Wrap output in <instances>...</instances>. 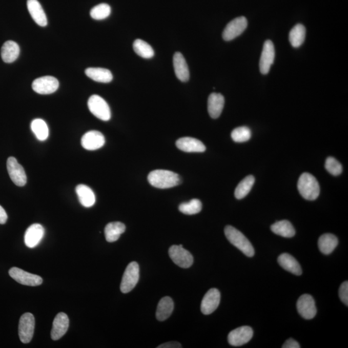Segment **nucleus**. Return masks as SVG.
Instances as JSON below:
<instances>
[{"mask_svg": "<svg viewBox=\"0 0 348 348\" xmlns=\"http://www.w3.org/2000/svg\"><path fill=\"white\" fill-rule=\"evenodd\" d=\"M150 184L157 189H166L181 183V178L176 173L165 170H156L148 176Z\"/></svg>", "mask_w": 348, "mask_h": 348, "instance_id": "nucleus-1", "label": "nucleus"}, {"mask_svg": "<svg viewBox=\"0 0 348 348\" xmlns=\"http://www.w3.org/2000/svg\"><path fill=\"white\" fill-rule=\"evenodd\" d=\"M298 190L303 198L314 201L319 197L320 186L315 177L309 173H303L297 183Z\"/></svg>", "mask_w": 348, "mask_h": 348, "instance_id": "nucleus-2", "label": "nucleus"}, {"mask_svg": "<svg viewBox=\"0 0 348 348\" xmlns=\"http://www.w3.org/2000/svg\"><path fill=\"white\" fill-rule=\"evenodd\" d=\"M224 234L230 243L241 250L245 255L249 257L254 256V247L249 240L239 230L232 226H227L224 229Z\"/></svg>", "mask_w": 348, "mask_h": 348, "instance_id": "nucleus-3", "label": "nucleus"}, {"mask_svg": "<svg viewBox=\"0 0 348 348\" xmlns=\"http://www.w3.org/2000/svg\"><path fill=\"white\" fill-rule=\"evenodd\" d=\"M88 107L89 111L97 118L104 121L111 119V109L106 101L98 95H92L89 97Z\"/></svg>", "mask_w": 348, "mask_h": 348, "instance_id": "nucleus-4", "label": "nucleus"}, {"mask_svg": "<svg viewBox=\"0 0 348 348\" xmlns=\"http://www.w3.org/2000/svg\"><path fill=\"white\" fill-rule=\"evenodd\" d=\"M139 279V267L136 262L128 265L122 276L120 289L124 294L131 292L136 286Z\"/></svg>", "mask_w": 348, "mask_h": 348, "instance_id": "nucleus-5", "label": "nucleus"}, {"mask_svg": "<svg viewBox=\"0 0 348 348\" xmlns=\"http://www.w3.org/2000/svg\"><path fill=\"white\" fill-rule=\"evenodd\" d=\"M35 327L34 315L31 313H26L20 318L19 322V337L20 340L24 344L31 341L33 337Z\"/></svg>", "mask_w": 348, "mask_h": 348, "instance_id": "nucleus-6", "label": "nucleus"}, {"mask_svg": "<svg viewBox=\"0 0 348 348\" xmlns=\"http://www.w3.org/2000/svg\"><path fill=\"white\" fill-rule=\"evenodd\" d=\"M169 253L172 261L182 269L190 268L194 262L192 255L182 248V245L172 246L170 248Z\"/></svg>", "mask_w": 348, "mask_h": 348, "instance_id": "nucleus-7", "label": "nucleus"}, {"mask_svg": "<svg viewBox=\"0 0 348 348\" xmlns=\"http://www.w3.org/2000/svg\"><path fill=\"white\" fill-rule=\"evenodd\" d=\"M32 89L36 93L47 95L54 93L58 89L59 81L56 77L46 76L34 80L32 85Z\"/></svg>", "mask_w": 348, "mask_h": 348, "instance_id": "nucleus-8", "label": "nucleus"}, {"mask_svg": "<svg viewBox=\"0 0 348 348\" xmlns=\"http://www.w3.org/2000/svg\"><path fill=\"white\" fill-rule=\"evenodd\" d=\"M247 26L248 22L246 17L244 16L236 17L225 27L222 32V37L225 41H231L243 33Z\"/></svg>", "mask_w": 348, "mask_h": 348, "instance_id": "nucleus-9", "label": "nucleus"}, {"mask_svg": "<svg viewBox=\"0 0 348 348\" xmlns=\"http://www.w3.org/2000/svg\"><path fill=\"white\" fill-rule=\"evenodd\" d=\"M9 275L12 279L18 283L29 286H37L41 285L43 279L38 275L31 274L24 270L13 267L9 270Z\"/></svg>", "mask_w": 348, "mask_h": 348, "instance_id": "nucleus-10", "label": "nucleus"}, {"mask_svg": "<svg viewBox=\"0 0 348 348\" xmlns=\"http://www.w3.org/2000/svg\"><path fill=\"white\" fill-rule=\"evenodd\" d=\"M7 171L12 181L16 186L24 187L27 183V176L23 167L14 157H10L7 161Z\"/></svg>", "mask_w": 348, "mask_h": 348, "instance_id": "nucleus-11", "label": "nucleus"}, {"mask_svg": "<svg viewBox=\"0 0 348 348\" xmlns=\"http://www.w3.org/2000/svg\"><path fill=\"white\" fill-rule=\"evenodd\" d=\"M297 309L299 314L305 319H314L317 314L315 302L312 295L304 294L298 299Z\"/></svg>", "mask_w": 348, "mask_h": 348, "instance_id": "nucleus-12", "label": "nucleus"}, {"mask_svg": "<svg viewBox=\"0 0 348 348\" xmlns=\"http://www.w3.org/2000/svg\"><path fill=\"white\" fill-rule=\"evenodd\" d=\"M254 331L252 327L244 325L232 330L228 336V341L233 346H241L249 342L252 339Z\"/></svg>", "mask_w": 348, "mask_h": 348, "instance_id": "nucleus-13", "label": "nucleus"}, {"mask_svg": "<svg viewBox=\"0 0 348 348\" xmlns=\"http://www.w3.org/2000/svg\"><path fill=\"white\" fill-rule=\"evenodd\" d=\"M275 59V48L274 44L270 40L265 42L259 62L260 71L262 74H267L270 72Z\"/></svg>", "mask_w": 348, "mask_h": 348, "instance_id": "nucleus-14", "label": "nucleus"}, {"mask_svg": "<svg viewBox=\"0 0 348 348\" xmlns=\"http://www.w3.org/2000/svg\"><path fill=\"white\" fill-rule=\"evenodd\" d=\"M220 300L221 294L219 290L216 289L209 290L202 300L201 310L202 314L204 315L212 314L218 308Z\"/></svg>", "mask_w": 348, "mask_h": 348, "instance_id": "nucleus-15", "label": "nucleus"}, {"mask_svg": "<svg viewBox=\"0 0 348 348\" xmlns=\"http://www.w3.org/2000/svg\"><path fill=\"white\" fill-rule=\"evenodd\" d=\"M81 145L87 150H96L99 149L105 144L104 135L96 130H92L87 132L81 138Z\"/></svg>", "mask_w": 348, "mask_h": 348, "instance_id": "nucleus-16", "label": "nucleus"}, {"mask_svg": "<svg viewBox=\"0 0 348 348\" xmlns=\"http://www.w3.org/2000/svg\"><path fill=\"white\" fill-rule=\"evenodd\" d=\"M45 234L44 228L39 224H34L30 226L25 234L24 241L27 247L30 249L36 247L41 242Z\"/></svg>", "mask_w": 348, "mask_h": 348, "instance_id": "nucleus-17", "label": "nucleus"}, {"mask_svg": "<svg viewBox=\"0 0 348 348\" xmlns=\"http://www.w3.org/2000/svg\"><path fill=\"white\" fill-rule=\"evenodd\" d=\"M69 326L68 316L64 313H59L55 317L52 324L51 338L52 340H57L66 334Z\"/></svg>", "mask_w": 348, "mask_h": 348, "instance_id": "nucleus-18", "label": "nucleus"}, {"mask_svg": "<svg viewBox=\"0 0 348 348\" xmlns=\"http://www.w3.org/2000/svg\"><path fill=\"white\" fill-rule=\"evenodd\" d=\"M176 147L185 152H204L206 150V147L201 141L190 137L177 140Z\"/></svg>", "mask_w": 348, "mask_h": 348, "instance_id": "nucleus-19", "label": "nucleus"}, {"mask_svg": "<svg viewBox=\"0 0 348 348\" xmlns=\"http://www.w3.org/2000/svg\"><path fill=\"white\" fill-rule=\"evenodd\" d=\"M27 9L34 21L41 27L47 26V18L41 4L37 0H27Z\"/></svg>", "mask_w": 348, "mask_h": 348, "instance_id": "nucleus-20", "label": "nucleus"}, {"mask_svg": "<svg viewBox=\"0 0 348 348\" xmlns=\"http://www.w3.org/2000/svg\"><path fill=\"white\" fill-rule=\"evenodd\" d=\"M173 64L175 73L180 81L186 82L189 79L190 72L189 67L185 57L181 52H176L173 58Z\"/></svg>", "mask_w": 348, "mask_h": 348, "instance_id": "nucleus-21", "label": "nucleus"}, {"mask_svg": "<svg viewBox=\"0 0 348 348\" xmlns=\"http://www.w3.org/2000/svg\"><path fill=\"white\" fill-rule=\"evenodd\" d=\"M224 105V97L219 93H212L208 99V111L210 117L217 119L221 116Z\"/></svg>", "mask_w": 348, "mask_h": 348, "instance_id": "nucleus-22", "label": "nucleus"}, {"mask_svg": "<svg viewBox=\"0 0 348 348\" xmlns=\"http://www.w3.org/2000/svg\"><path fill=\"white\" fill-rule=\"evenodd\" d=\"M278 262L280 267L286 271L292 274L300 275L302 274V269L299 262L292 255L284 253L278 257Z\"/></svg>", "mask_w": 348, "mask_h": 348, "instance_id": "nucleus-23", "label": "nucleus"}, {"mask_svg": "<svg viewBox=\"0 0 348 348\" xmlns=\"http://www.w3.org/2000/svg\"><path fill=\"white\" fill-rule=\"evenodd\" d=\"M76 192L79 201L83 206L90 208L96 202V196L91 188L85 185H79L76 188Z\"/></svg>", "mask_w": 348, "mask_h": 348, "instance_id": "nucleus-24", "label": "nucleus"}, {"mask_svg": "<svg viewBox=\"0 0 348 348\" xmlns=\"http://www.w3.org/2000/svg\"><path fill=\"white\" fill-rule=\"evenodd\" d=\"M19 52V47L17 43L14 41H7L2 47V58L5 63L11 64L16 61L18 57Z\"/></svg>", "mask_w": 348, "mask_h": 348, "instance_id": "nucleus-25", "label": "nucleus"}, {"mask_svg": "<svg viewBox=\"0 0 348 348\" xmlns=\"http://www.w3.org/2000/svg\"><path fill=\"white\" fill-rule=\"evenodd\" d=\"M85 74L95 81L107 84L113 79L112 72L109 70L97 67H91L85 70Z\"/></svg>", "mask_w": 348, "mask_h": 348, "instance_id": "nucleus-26", "label": "nucleus"}, {"mask_svg": "<svg viewBox=\"0 0 348 348\" xmlns=\"http://www.w3.org/2000/svg\"><path fill=\"white\" fill-rule=\"evenodd\" d=\"M126 227L121 222H112L108 224L105 229V235L107 241L113 242L119 239L121 235L124 234Z\"/></svg>", "mask_w": 348, "mask_h": 348, "instance_id": "nucleus-27", "label": "nucleus"}, {"mask_svg": "<svg viewBox=\"0 0 348 348\" xmlns=\"http://www.w3.org/2000/svg\"><path fill=\"white\" fill-rule=\"evenodd\" d=\"M339 241L334 234H325L319 237L318 246L320 251L325 255L331 254L337 247Z\"/></svg>", "mask_w": 348, "mask_h": 348, "instance_id": "nucleus-28", "label": "nucleus"}, {"mask_svg": "<svg viewBox=\"0 0 348 348\" xmlns=\"http://www.w3.org/2000/svg\"><path fill=\"white\" fill-rule=\"evenodd\" d=\"M174 304L171 298L165 297L157 305L156 318L159 321H164L170 317L174 310Z\"/></svg>", "mask_w": 348, "mask_h": 348, "instance_id": "nucleus-29", "label": "nucleus"}, {"mask_svg": "<svg viewBox=\"0 0 348 348\" xmlns=\"http://www.w3.org/2000/svg\"><path fill=\"white\" fill-rule=\"evenodd\" d=\"M271 230L280 236L291 238L295 235V230L291 222L287 220L277 221L271 226Z\"/></svg>", "mask_w": 348, "mask_h": 348, "instance_id": "nucleus-30", "label": "nucleus"}, {"mask_svg": "<svg viewBox=\"0 0 348 348\" xmlns=\"http://www.w3.org/2000/svg\"><path fill=\"white\" fill-rule=\"evenodd\" d=\"M306 37V28L302 24H297L290 32L289 40L294 48L302 46Z\"/></svg>", "mask_w": 348, "mask_h": 348, "instance_id": "nucleus-31", "label": "nucleus"}, {"mask_svg": "<svg viewBox=\"0 0 348 348\" xmlns=\"http://www.w3.org/2000/svg\"><path fill=\"white\" fill-rule=\"evenodd\" d=\"M31 130L39 141H44L48 138L49 135V127L46 121L42 119H36L31 122Z\"/></svg>", "mask_w": 348, "mask_h": 348, "instance_id": "nucleus-32", "label": "nucleus"}, {"mask_svg": "<svg viewBox=\"0 0 348 348\" xmlns=\"http://www.w3.org/2000/svg\"><path fill=\"white\" fill-rule=\"evenodd\" d=\"M255 177L252 175L245 177L239 185H237L235 190V197L237 199H241L246 197L249 194L252 188L254 186Z\"/></svg>", "mask_w": 348, "mask_h": 348, "instance_id": "nucleus-33", "label": "nucleus"}, {"mask_svg": "<svg viewBox=\"0 0 348 348\" xmlns=\"http://www.w3.org/2000/svg\"><path fill=\"white\" fill-rule=\"evenodd\" d=\"M135 52L142 58L150 59L154 56V49L144 40L137 39L133 44Z\"/></svg>", "mask_w": 348, "mask_h": 348, "instance_id": "nucleus-34", "label": "nucleus"}, {"mask_svg": "<svg viewBox=\"0 0 348 348\" xmlns=\"http://www.w3.org/2000/svg\"><path fill=\"white\" fill-rule=\"evenodd\" d=\"M179 211L186 215L198 214L202 210V203L199 199H194L188 202H183L179 206Z\"/></svg>", "mask_w": 348, "mask_h": 348, "instance_id": "nucleus-35", "label": "nucleus"}, {"mask_svg": "<svg viewBox=\"0 0 348 348\" xmlns=\"http://www.w3.org/2000/svg\"><path fill=\"white\" fill-rule=\"evenodd\" d=\"M111 13V8L109 5L101 4L97 5L92 9L91 16L96 20H102L110 16Z\"/></svg>", "mask_w": 348, "mask_h": 348, "instance_id": "nucleus-36", "label": "nucleus"}, {"mask_svg": "<svg viewBox=\"0 0 348 348\" xmlns=\"http://www.w3.org/2000/svg\"><path fill=\"white\" fill-rule=\"evenodd\" d=\"M232 138L236 142H244L251 138V130L247 127H240L232 132Z\"/></svg>", "mask_w": 348, "mask_h": 348, "instance_id": "nucleus-37", "label": "nucleus"}, {"mask_svg": "<svg viewBox=\"0 0 348 348\" xmlns=\"http://www.w3.org/2000/svg\"><path fill=\"white\" fill-rule=\"evenodd\" d=\"M325 168L330 174L335 176H339L342 172L341 164L336 159L332 157H327L326 161H325Z\"/></svg>", "mask_w": 348, "mask_h": 348, "instance_id": "nucleus-38", "label": "nucleus"}, {"mask_svg": "<svg viewBox=\"0 0 348 348\" xmlns=\"http://www.w3.org/2000/svg\"><path fill=\"white\" fill-rule=\"evenodd\" d=\"M339 297L345 306H348V282H343L339 289Z\"/></svg>", "mask_w": 348, "mask_h": 348, "instance_id": "nucleus-39", "label": "nucleus"}, {"mask_svg": "<svg viewBox=\"0 0 348 348\" xmlns=\"http://www.w3.org/2000/svg\"><path fill=\"white\" fill-rule=\"evenodd\" d=\"M282 348H300V345L296 340L293 339H289L282 345Z\"/></svg>", "mask_w": 348, "mask_h": 348, "instance_id": "nucleus-40", "label": "nucleus"}, {"mask_svg": "<svg viewBox=\"0 0 348 348\" xmlns=\"http://www.w3.org/2000/svg\"><path fill=\"white\" fill-rule=\"evenodd\" d=\"M157 348H181L182 347L180 343L176 341L168 342L164 344L159 345Z\"/></svg>", "mask_w": 348, "mask_h": 348, "instance_id": "nucleus-41", "label": "nucleus"}, {"mask_svg": "<svg viewBox=\"0 0 348 348\" xmlns=\"http://www.w3.org/2000/svg\"><path fill=\"white\" fill-rule=\"evenodd\" d=\"M8 219L6 210L4 208L0 205V224H4L6 223Z\"/></svg>", "mask_w": 348, "mask_h": 348, "instance_id": "nucleus-42", "label": "nucleus"}]
</instances>
